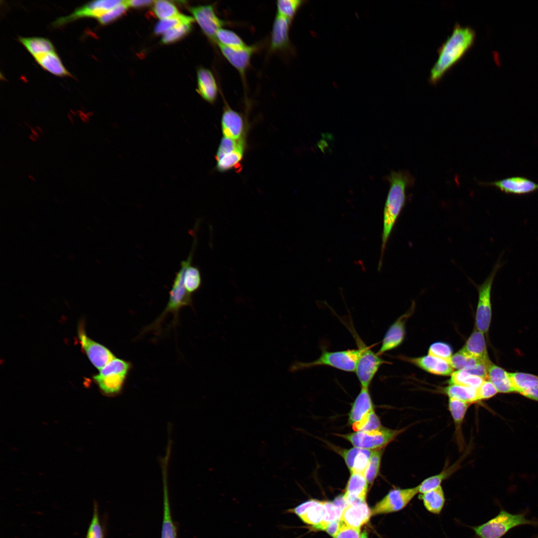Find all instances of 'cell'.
I'll return each instance as SVG.
<instances>
[{
  "mask_svg": "<svg viewBox=\"0 0 538 538\" xmlns=\"http://www.w3.org/2000/svg\"><path fill=\"white\" fill-rule=\"evenodd\" d=\"M475 38L472 28L456 23L450 35L438 49V58L430 70L429 82L438 83L473 45Z\"/></svg>",
  "mask_w": 538,
  "mask_h": 538,
  "instance_id": "6da1fadb",
  "label": "cell"
},
{
  "mask_svg": "<svg viewBox=\"0 0 538 538\" xmlns=\"http://www.w3.org/2000/svg\"><path fill=\"white\" fill-rule=\"evenodd\" d=\"M390 188L383 213V229L382 235L381 255L378 269L382 266L386 246L395 223L405 205L406 190L414 183V178L406 171H392L386 177Z\"/></svg>",
  "mask_w": 538,
  "mask_h": 538,
  "instance_id": "7a4b0ae2",
  "label": "cell"
},
{
  "mask_svg": "<svg viewBox=\"0 0 538 538\" xmlns=\"http://www.w3.org/2000/svg\"><path fill=\"white\" fill-rule=\"evenodd\" d=\"M194 251L195 249L192 248L187 258L180 262V269L175 273L169 291L167 305L160 315L147 326L149 331L158 330L166 315L169 313L173 315V323L175 325L178 320L180 310L184 306H192V295L185 288L184 276L186 269L192 263Z\"/></svg>",
  "mask_w": 538,
  "mask_h": 538,
  "instance_id": "3957f363",
  "label": "cell"
},
{
  "mask_svg": "<svg viewBox=\"0 0 538 538\" xmlns=\"http://www.w3.org/2000/svg\"><path fill=\"white\" fill-rule=\"evenodd\" d=\"M522 525L538 526V522L528 519L524 514H512L502 509L495 517L472 527L478 538H501L513 528Z\"/></svg>",
  "mask_w": 538,
  "mask_h": 538,
  "instance_id": "277c9868",
  "label": "cell"
},
{
  "mask_svg": "<svg viewBox=\"0 0 538 538\" xmlns=\"http://www.w3.org/2000/svg\"><path fill=\"white\" fill-rule=\"evenodd\" d=\"M132 366L131 362L116 357L100 370L93 379L104 395L116 396L122 391Z\"/></svg>",
  "mask_w": 538,
  "mask_h": 538,
  "instance_id": "5b68a950",
  "label": "cell"
},
{
  "mask_svg": "<svg viewBox=\"0 0 538 538\" xmlns=\"http://www.w3.org/2000/svg\"><path fill=\"white\" fill-rule=\"evenodd\" d=\"M360 354L358 348L337 351L322 350L316 360L309 362H296L291 365L290 370L295 372L324 366L347 372H355Z\"/></svg>",
  "mask_w": 538,
  "mask_h": 538,
  "instance_id": "8992f818",
  "label": "cell"
},
{
  "mask_svg": "<svg viewBox=\"0 0 538 538\" xmlns=\"http://www.w3.org/2000/svg\"><path fill=\"white\" fill-rule=\"evenodd\" d=\"M501 256L489 275L480 285H476L478 301L475 314V328L484 334L489 331L492 318L491 289L497 272L502 266Z\"/></svg>",
  "mask_w": 538,
  "mask_h": 538,
  "instance_id": "52a82bcc",
  "label": "cell"
},
{
  "mask_svg": "<svg viewBox=\"0 0 538 538\" xmlns=\"http://www.w3.org/2000/svg\"><path fill=\"white\" fill-rule=\"evenodd\" d=\"M403 429L393 430L385 427L367 431H355L340 436L356 447L369 449H380L394 440Z\"/></svg>",
  "mask_w": 538,
  "mask_h": 538,
  "instance_id": "ba28073f",
  "label": "cell"
},
{
  "mask_svg": "<svg viewBox=\"0 0 538 538\" xmlns=\"http://www.w3.org/2000/svg\"><path fill=\"white\" fill-rule=\"evenodd\" d=\"M246 147V138L237 140L223 137L216 153V169L220 172H225L239 168L243 159Z\"/></svg>",
  "mask_w": 538,
  "mask_h": 538,
  "instance_id": "9c48e42d",
  "label": "cell"
},
{
  "mask_svg": "<svg viewBox=\"0 0 538 538\" xmlns=\"http://www.w3.org/2000/svg\"><path fill=\"white\" fill-rule=\"evenodd\" d=\"M354 338L360 350L355 372L361 387L369 388L381 366L388 363L365 344L358 336Z\"/></svg>",
  "mask_w": 538,
  "mask_h": 538,
  "instance_id": "30bf717a",
  "label": "cell"
},
{
  "mask_svg": "<svg viewBox=\"0 0 538 538\" xmlns=\"http://www.w3.org/2000/svg\"><path fill=\"white\" fill-rule=\"evenodd\" d=\"M417 493V486L412 488L391 490L372 508V515L400 511L406 507Z\"/></svg>",
  "mask_w": 538,
  "mask_h": 538,
  "instance_id": "8fae6325",
  "label": "cell"
},
{
  "mask_svg": "<svg viewBox=\"0 0 538 538\" xmlns=\"http://www.w3.org/2000/svg\"><path fill=\"white\" fill-rule=\"evenodd\" d=\"M121 0H99L89 2L76 9L70 14L57 19L53 23L60 26L84 17L99 18L123 2Z\"/></svg>",
  "mask_w": 538,
  "mask_h": 538,
  "instance_id": "7c38bea8",
  "label": "cell"
},
{
  "mask_svg": "<svg viewBox=\"0 0 538 538\" xmlns=\"http://www.w3.org/2000/svg\"><path fill=\"white\" fill-rule=\"evenodd\" d=\"M190 11L204 34L215 43L217 31L226 23L217 15L213 5L209 4L193 6L190 8Z\"/></svg>",
  "mask_w": 538,
  "mask_h": 538,
  "instance_id": "4fadbf2b",
  "label": "cell"
},
{
  "mask_svg": "<svg viewBox=\"0 0 538 538\" xmlns=\"http://www.w3.org/2000/svg\"><path fill=\"white\" fill-rule=\"evenodd\" d=\"M415 303L412 302L409 309L398 318L388 328L382 340L381 347L377 352L379 355L393 350L403 342L405 335V323L412 314Z\"/></svg>",
  "mask_w": 538,
  "mask_h": 538,
  "instance_id": "5bb4252c",
  "label": "cell"
},
{
  "mask_svg": "<svg viewBox=\"0 0 538 538\" xmlns=\"http://www.w3.org/2000/svg\"><path fill=\"white\" fill-rule=\"evenodd\" d=\"M482 185L493 186L506 194L522 195L538 191V183L520 176H512L490 182H479Z\"/></svg>",
  "mask_w": 538,
  "mask_h": 538,
  "instance_id": "9a60e30c",
  "label": "cell"
},
{
  "mask_svg": "<svg viewBox=\"0 0 538 538\" xmlns=\"http://www.w3.org/2000/svg\"><path fill=\"white\" fill-rule=\"evenodd\" d=\"M286 513L295 514L303 523L314 527L324 521L327 508L325 502L311 499L287 510Z\"/></svg>",
  "mask_w": 538,
  "mask_h": 538,
  "instance_id": "2e32d148",
  "label": "cell"
},
{
  "mask_svg": "<svg viewBox=\"0 0 538 538\" xmlns=\"http://www.w3.org/2000/svg\"><path fill=\"white\" fill-rule=\"evenodd\" d=\"M221 126L223 137L234 140L245 138L246 130L243 117L225 100Z\"/></svg>",
  "mask_w": 538,
  "mask_h": 538,
  "instance_id": "e0dca14e",
  "label": "cell"
},
{
  "mask_svg": "<svg viewBox=\"0 0 538 538\" xmlns=\"http://www.w3.org/2000/svg\"><path fill=\"white\" fill-rule=\"evenodd\" d=\"M78 336L84 351L93 366L98 370L116 358L110 349L90 339L81 329L79 330Z\"/></svg>",
  "mask_w": 538,
  "mask_h": 538,
  "instance_id": "ac0fdd59",
  "label": "cell"
},
{
  "mask_svg": "<svg viewBox=\"0 0 538 538\" xmlns=\"http://www.w3.org/2000/svg\"><path fill=\"white\" fill-rule=\"evenodd\" d=\"M220 51L227 60L239 72L245 81L246 72L250 65L251 58L257 51L256 45H248L246 47L235 49L218 45Z\"/></svg>",
  "mask_w": 538,
  "mask_h": 538,
  "instance_id": "d6986e66",
  "label": "cell"
},
{
  "mask_svg": "<svg viewBox=\"0 0 538 538\" xmlns=\"http://www.w3.org/2000/svg\"><path fill=\"white\" fill-rule=\"evenodd\" d=\"M372 516L366 501L348 504L342 510L340 521L353 528H360L367 524Z\"/></svg>",
  "mask_w": 538,
  "mask_h": 538,
  "instance_id": "ffe728a7",
  "label": "cell"
},
{
  "mask_svg": "<svg viewBox=\"0 0 538 538\" xmlns=\"http://www.w3.org/2000/svg\"><path fill=\"white\" fill-rule=\"evenodd\" d=\"M291 21L276 13L270 36V48L272 51H282L289 47V31Z\"/></svg>",
  "mask_w": 538,
  "mask_h": 538,
  "instance_id": "44dd1931",
  "label": "cell"
},
{
  "mask_svg": "<svg viewBox=\"0 0 538 538\" xmlns=\"http://www.w3.org/2000/svg\"><path fill=\"white\" fill-rule=\"evenodd\" d=\"M405 359L421 369L434 375L450 376L454 372L450 362L429 355Z\"/></svg>",
  "mask_w": 538,
  "mask_h": 538,
  "instance_id": "7402d4cb",
  "label": "cell"
},
{
  "mask_svg": "<svg viewBox=\"0 0 538 538\" xmlns=\"http://www.w3.org/2000/svg\"><path fill=\"white\" fill-rule=\"evenodd\" d=\"M373 451L354 447L349 449L342 450L340 454L343 457L350 473H359L364 474Z\"/></svg>",
  "mask_w": 538,
  "mask_h": 538,
  "instance_id": "603a6c76",
  "label": "cell"
},
{
  "mask_svg": "<svg viewBox=\"0 0 538 538\" xmlns=\"http://www.w3.org/2000/svg\"><path fill=\"white\" fill-rule=\"evenodd\" d=\"M368 484V482L364 474L359 473H351L345 493L343 495L347 505L357 501H366Z\"/></svg>",
  "mask_w": 538,
  "mask_h": 538,
  "instance_id": "cb8c5ba5",
  "label": "cell"
},
{
  "mask_svg": "<svg viewBox=\"0 0 538 538\" xmlns=\"http://www.w3.org/2000/svg\"><path fill=\"white\" fill-rule=\"evenodd\" d=\"M197 92L202 98L209 103H214L218 96V89L212 72L200 68L197 72Z\"/></svg>",
  "mask_w": 538,
  "mask_h": 538,
  "instance_id": "d4e9b609",
  "label": "cell"
},
{
  "mask_svg": "<svg viewBox=\"0 0 538 538\" xmlns=\"http://www.w3.org/2000/svg\"><path fill=\"white\" fill-rule=\"evenodd\" d=\"M374 410V404L369 388L361 387L359 393L352 405L349 414V423L352 424L360 420Z\"/></svg>",
  "mask_w": 538,
  "mask_h": 538,
  "instance_id": "484cf974",
  "label": "cell"
},
{
  "mask_svg": "<svg viewBox=\"0 0 538 538\" xmlns=\"http://www.w3.org/2000/svg\"><path fill=\"white\" fill-rule=\"evenodd\" d=\"M471 405V404L469 403L449 398L448 407L453 420L455 437L460 447H462L464 443L462 431L463 421L467 411Z\"/></svg>",
  "mask_w": 538,
  "mask_h": 538,
  "instance_id": "4316f807",
  "label": "cell"
},
{
  "mask_svg": "<svg viewBox=\"0 0 538 538\" xmlns=\"http://www.w3.org/2000/svg\"><path fill=\"white\" fill-rule=\"evenodd\" d=\"M499 393H515L509 372L491 362L488 366V379Z\"/></svg>",
  "mask_w": 538,
  "mask_h": 538,
  "instance_id": "83f0119b",
  "label": "cell"
},
{
  "mask_svg": "<svg viewBox=\"0 0 538 538\" xmlns=\"http://www.w3.org/2000/svg\"><path fill=\"white\" fill-rule=\"evenodd\" d=\"M484 334L475 328L468 338L463 349L472 356L485 362L489 359Z\"/></svg>",
  "mask_w": 538,
  "mask_h": 538,
  "instance_id": "f1b7e54d",
  "label": "cell"
},
{
  "mask_svg": "<svg viewBox=\"0 0 538 538\" xmlns=\"http://www.w3.org/2000/svg\"><path fill=\"white\" fill-rule=\"evenodd\" d=\"M163 487V516L161 538H177L176 527L173 521L170 508L167 474H162Z\"/></svg>",
  "mask_w": 538,
  "mask_h": 538,
  "instance_id": "f546056e",
  "label": "cell"
},
{
  "mask_svg": "<svg viewBox=\"0 0 538 538\" xmlns=\"http://www.w3.org/2000/svg\"><path fill=\"white\" fill-rule=\"evenodd\" d=\"M44 69L57 76H70L55 51L38 55L34 57Z\"/></svg>",
  "mask_w": 538,
  "mask_h": 538,
  "instance_id": "4dcf8cb0",
  "label": "cell"
},
{
  "mask_svg": "<svg viewBox=\"0 0 538 538\" xmlns=\"http://www.w3.org/2000/svg\"><path fill=\"white\" fill-rule=\"evenodd\" d=\"M419 499L422 500L426 510L435 515L441 513L445 503V497L441 486L424 493L419 494Z\"/></svg>",
  "mask_w": 538,
  "mask_h": 538,
  "instance_id": "1f68e13d",
  "label": "cell"
},
{
  "mask_svg": "<svg viewBox=\"0 0 538 538\" xmlns=\"http://www.w3.org/2000/svg\"><path fill=\"white\" fill-rule=\"evenodd\" d=\"M19 41L33 57L41 54L55 51L51 42L43 37H19Z\"/></svg>",
  "mask_w": 538,
  "mask_h": 538,
  "instance_id": "d6a6232c",
  "label": "cell"
},
{
  "mask_svg": "<svg viewBox=\"0 0 538 538\" xmlns=\"http://www.w3.org/2000/svg\"><path fill=\"white\" fill-rule=\"evenodd\" d=\"M443 392L449 398L473 404L478 402L477 390L473 388L457 385L449 384L443 390Z\"/></svg>",
  "mask_w": 538,
  "mask_h": 538,
  "instance_id": "836d02e7",
  "label": "cell"
},
{
  "mask_svg": "<svg viewBox=\"0 0 538 538\" xmlns=\"http://www.w3.org/2000/svg\"><path fill=\"white\" fill-rule=\"evenodd\" d=\"M515 393L522 392L538 386V376L524 372H509Z\"/></svg>",
  "mask_w": 538,
  "mask_h": 538,
  "instance_id": "e575fe53",
  "label": "cell"
},
{
  "mask_svg": "<svg viewBox=\"0 0 538 538\" xmlns=\"http://www.w3.org/2000/svg\"><path fill=\"white\" fill-rule=\"evenodd\" d=\"M215 43L217 45H220L235 49H243L248 46L235 32L223 28L217 31Z\"/></svg>",
  "mask_w": 538,
  "mask_h": 538,
  "instance_id": "d590c367",
  "label": "cell"
},
{
  "mask_svg": "<svg viewBox=\"0 0 538 538\" xmlns=\"http://www.w3.org/2000/svg\"><path fill=\"white\" fill-rule=\"evenodd\" d=\"M458 467L456 464L442 471L438 474L431 476L423 480L418 486V493L423 494L440 486L441 483Z\"/></svg>",
  "mask_w": 538,
  "mask_h": 538,
  "instance_id": "8d00e7d4",
  "label": "cell"
},
{
  "mask_svg": "<svg viewBox=\"0 0 538 538\" xmlns=\"http://www.w3.org/2000/svg\"><path fill=\"white\" fill-rule=\"evenodd\" d=\"M485 379L464 370L454 371L450 376L449 384H457L478 389Z\"/></svg>",
  "mask_w": 538,
  "mask_h": 538,
  "instance_id": "74e56055",
  "label": "cell"
},
{
  "mask_svg": "<svg viewBox=\"0 0 538 538\" xmlns=\"http://www.w3.org/2000/svg\"><path fill=\"white\" fill-rule=\"evenodd\" d=\"M481 362L484 361L472 356L462 348L453 355L450 363L454 369L467 370L472 368Z\"/></svg>",
  "mask_w": 538,
  "mask_h": 538,
  "instance_id": "f35d334b",
  "label": "cell"
},
{
  "mask_svg": "<svg viewBox=\"0 0 538 538\" xmlns=\"http://www.w3.org/2000/svg\"><path fill=\"white\" fill-rule=\"evenodd\" d=\"M184 284L190 294L198 290L202 284V277L199 268L190 265L186 269L184 276Z\"/></svg>",
  "mask_w": 538,
  "mask_h": 538,
  "instance_id": "ab89813d",
  "label": "cell"
},
{
  "mask_svg": "<svg viewBox=\"0 0 538 538\" xmlns=\"http://www.w3.org/2000/svg\"><path fill=\"white\" fill-rule=\"evenodd\" d=\"M303 3L300 0H277V14L292 20Z\"/></svg>",
  "mask_w": 538,
  "mask_h": 538,
  "instance_id": "60d3db41",
  "label": "cell"
},
{
  "mask_svg": "<svg viewBox=\"0 0 538 538\" xmlns=\"http://www.w3.org/2000/svg\"><path fill=\"white\" fill-rule=\"evenodd\" d=\"M153 10L161 20L174 17L180 14L174 4L167 0L154 1Z\"/></svg>",
  "mask_w": 538,
  "mask_h": 538,
  "instance_id": "b9f144b4",
  "label": "cell"
},
{
  "mask_svg": "<svg viewBox=\"0 0 538 538\" xmlns=\"http://www.w3.org/2000/svg\"><path fill=\"white\" fill-rule=\"evenodd\" d=\"M194 19L191 16L179 14L178 16L159 21L155 25L154 32L156 34L165 33L172 28L183 22H193Z\"/></svg>",
  "mask_w": 538,
  "mask_h": 538,
  "instance_id": "7bdbcfd3",
  "label": "cell"
},
{
  "mask_svg": "<svg viewBox=\"0 0 538 538\" xmlns=\"http://www.w3.org/2000/svg\"><path fill=\"white\" fill-rule=\"evenodd\" d=\"M383 451L381 449L374 450L364 475L368 483L371 484L378 476L380 468Z\"/></svg>",
  "mask_w": 538,
  "mask_h": 538,
  "instance_id": "ee69618b",
  "label": "cell"
},
{
  "mask_svg": "<svg viewBox=\"0 0 538 538\" xmlns=\"http://www.w3.org/2000/svg\"><path fill=\"white\" fill-rule=\"evenodd\" d=\"M352 425L353 429L355 431L372 430L382 427L380 419L374 410L369 412L362 419Z\"/></svg>",
  "mask_w": 538,
  "mask_h": 538,
  "instance_id": "f6af8a7d",
  "label": "cell"
},
{
  "mask_svg": "<svg viewBox=\"0 0 538 538\" xmlns=\"http://www.w3.org/2000/svg\"><path fill=\"white\" fill-rule=\"evenodd\" d=\"M192 24V22H183L169 29L164 33L162 43L168 44L181 38L191 31Z\"/></svg>",
  "mask_w": 538,
  "mask_h": 538,
  "instance_id": "bcb514c9",
  "label": "cell"
},
{
  "mask_svg": "<svg viewBox=\"0 0 538 538\" xmlns=\"http://www.w3.org/2000/svg\"><path fill=\"white\" fill-rule=\"evenodd\" d=\"M428 355L450 362L453 356L451 346L447 343L436 342L431 344L428 350Z\"/></svg>",
  "mask_w": 538,
  "mask_h": 538,
  "instance_id": "7dc6e473",
  "label": "cell"
},
{
  "mask_svg": "<svg viewBox=\"0 0 538 538\" xmlns=\"http://www.w3.org/2000/svg\"><path fill=\"white\" fill-rule=\"evenodd\" d=\"M128 7L129 6L127 4L126 0H124L122 3L98 18V21L102 25L110 23L121 16L126 11Z\"/></svg>",
  "mask_w": 538,
  "mask_h": 538,
  "instance_id": "c3c4849f",
  "label": "cell"
},
{
  "mask_svg": "<svg viewBox=\"0 0 538 538\" xmlns=\"http://www.w3.org/2000/svg\"><path fill=\"white\" fill-rule=\"evenodd\" d=\"M87 538H104L103 532L100 525L97 507L95 505L92 520L88 529Z\"/></svg>",
  "mask_w": 538,
  "mask_h": 538,
  "instance_id": "681fc988",
  "label": "cell"
},
{
  "mask_svg": "<svg viewBox=\"0 0 538 538\" xmlns=\"http://www.w3.org/2000/svg\"><path fill=\"white\" fill-rule=\"evenodd\" d=\"M498 393L494 385L488 379L485 380L477 389L478 401L491 399Z\"/></svg>",
  "mask_w": 538,
  "mask_h": 538,
  "instance_id": "f907efd6",
  "label": "cell"
},
{
  "mask_svg": "<svg viewBox=\"0 0 538 538\" xmlns=\"http://www.w3.org/2000/svg\"><path fill=\"white\" fill-rule=\"evenodd\" d=\"M360 529L349 527L341 522L339 528L334 538H360Z\"/></svg>",
  "mask_w": 538,
  "mask_h": 538,
  "instance_id": "816d5d0a",
  "label": "cell"
},
{
  "mask_svg": "<svg viewBox=\"0 0 538 538\" xmlns=\"http://www.w3.org/2000/svg\"><path fill=\"white\" fill-rule=\"evenodd\" d=\"M129 6L138 7L151 5L154 1L148 0H126Z\"/></svg>",
  "mask_w": 538,
  "mask_h": 538,
  "instance_id": "f5cc1de1",
  "label": "cell"
},
{
  "mask_svg": "<svg viewBox=\"0 0 538 538\" xmlns=\"http://www.w3.org/2000/svg\"><path fill=\"white\" fill-rule=\"evenodd\" d=\"M521 395L528 399L538 402V386L526 390Z\"/></svg>",
  "mask_w": 538,
  "mask_h": 538,
  "instance_id": "db71d44e",
  "label": "cell"
},
{
  "mask_svg": "<svg viewBox=\"0 0 538 538\" xmlns=\"http://www.w3.org/2000/svg\"><path fill=\"white\" fill-rule=\"evenodd\" d=\"M31 132L32 134L33 135L36 136L37 137H39V134H38L37 130H36V129H34L33 128H31Z\"/></svg>",
  "mask_w": 538,
  "mask_h": 538,
  "instance_id": "11a10c76",
  "label": "cell"
},
{
  "mask_svg": "<svg viewBox=\"0 0 538 538\" xmlns=\"http://www.w3.org/2000/svg\"><path fill=\"white\" fill-rule=\"evenodd\" d=\"M360 538H368V533L366 530L364 531V532L361 534Z\"/></svg>",
  "mask_w": 538,
  "mask_h": 538,
  "instance_id": "9f6ffc18",
  "label": "cell"
},
{
  "mask_svg": "<svg viewBox=\"0 0 538 538\" xmlns=\"http://www.w3.org/2000/svg\"><path fill=\"white\" fill-rule=\"evenodd\" d=\"M29 138H30V139H31V140H32V141H36V139H37V138H38V137H36V136H35V135H33V134H32L30 135V136H29Z\"/></svg>",
  "mask_w": 538,
  "mask_h": 538,
  "instance_id": "6f0895ef",
  "label": "cell"
},
{
  "mask_svg": "<svg viewBox=\"0 0 538 538\" xmlns=\"http://www.w3.org/2000/svg\"><path fill=\"white\" fill-rule=\"evenodd\" d=\"M36 130L38 132L42 133V130L41 129L40 127H37Z\"/></svg>",
  "mask_w": 538,
  "mask_h": 538,
  "instance_id": "680465c9",
  "label": "cell"
},
{
  "mask_svg": "<svg viewBox=\"0 0 538 538\" xmlns=\"http://www.w3.org/2000/svg\"><path fill=\"white\" fill-rule=\"evenodd\" d=\"M538 538V537H537V538Z\"/></svg>",
  "mask_w": 538,
  "mask_h": 538,
  "instance_id": "91938a15",
  "label": "cell"
}]
</instances>
